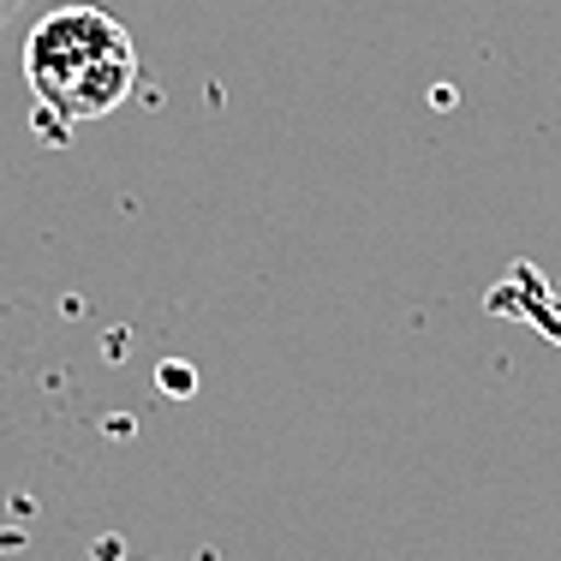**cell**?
Masks as SVG:
<instances>
[{
  "mask_svg": "<svg viewBox=\"0 0 561 561\" xmlns=\"http://www.w3.org/2000/svg\"><path fill=\"white\" fill-rule=\"evenodd\" d=\"M24 84L55 126H90L138 90V48L102 7H60L24 43Z\"/></svg>",
  "mask_w": 561,
  "mask_h": 561,
  "instance_id": "6da1fadb",
  "label": "cell"
},
{
  "mask_svg": "<svg viewBox=\"0 0 561 561\" xmlns=\"http://www.w3.org/2000/svg\"><path fill=\"white\" fill-rule=\"evenodd\" d=\"M12 7H19V0H0V24H7V19H12Z\"/></svg>",
  "mask_w": 561,
  "mask_h": 561,
  "instance_id": "7a4b0ae2",
  "label": "cell"
}]
</instances>
